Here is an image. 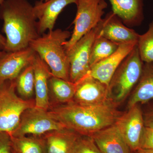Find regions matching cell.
Instances as JSON below:
<instances>
[{
  "label": "cell",
  "instance_id": "6da1fadb",
  "mask_svg": "<svg viewBox=\"0 0 153 153\" xmlns=\"http://www.w3.org/2000/svg\"><path fill=\"white\" fill-rule=\"evenodd\" d=\"M116 105L109 100L97 105H83L71 101L52 105L49 112L65 128L79 134L90 137L114 124L120 114Z\"/></svg>",
  "mask_w": 153,
  "mask_h": 153
},
{
  "label": "cell",
  "instance_id": "7a4b0ae2",
  "mask_svg": "<svg viewBox=\"0 0 153 153\" xmlns=\"http://www.w3.org/2000/svg\"><path fill=\"white\" fill-rule=\"evenodd\" d=\"M0 19L4 22L6 52L27 48L31 41L41 36L34 7L28 0H5L0 5Z\"/></svg>",
  "mask_w": 153,
  "mask_h": 153
},
{
  "label": "cell",
  "instance_id": "3957f363",
  "mask_svg": "<svg viewBox=\"0 0 153 153\" xmlns=\"http://www.w3.org/2000/svg\"><path fill=\"white\" fill-rule=\"evenodd\" d=\"M71 36L67 30H53L33 40L29 45L48 65L53 76L68 81H70L69 62L64 44Z\"/></svg>",
  "mask_w": 153,
  "mask_h": 153
},
{
  "label": "cell",
  "instance_id": "277c9868",
  "mask_svg": "<svg viewBox=\"0 0 153 153\" xmlns=\"http://www.w3.org/2000/svg\"><path fill=\"white\" fill-rule=\"evenodd\" d=\"M144 62L137 46L125 58L113 76L108 86V98L117 105L135 86L142 73Z\"/></svg>",
  "mask_w": 153,
  "mask_h": 153
},
{
  "label": "cell",
  "instance_id": "5b68a950",
  "mask_svg": "<svg viewBox=\"0 0 153 153\" xmlns=\"http://www.w3.org/2000/svg\"><path fill=\"white\" fill-rule=\"evenodd\" d=\"M16 79L0 82V132L11 134L26 110L35 106V100H26L16 93Z\"/></svg>",
  "mask_w": 153,
  "mask_h": 153
},
{
  "label": "cell",
  "instance_id": "8992f818",
  "mask_svg": "<svg viewBox=\"0 0 153 153\" xmlns=\"http://www.w3.org/2000/svg\"><path fill=\"white\" fill-rule=\"evenodd\" d=\"M76 13L73 33L64 44L66 51L102 20L108 4L105 0H75Z\"/></svg>",
  "mask_w": 153,
  "mask_h": 153
},
{
  "label": "cell",
  "instance_id": "52a82bcc",
  "mask_svg": "<svg viewBox=\"0 0 153 153\" xmlns=\"http://www.w3.org/2000/svg\"><path fill=\"white\" fill-rule=\"evenodd\" d=\"M65 128L49 111L34 107L23 113L19 125L11 135L14 137L30 135L41 137L49 132Z\"/></svg>",
  "mask_w": 153,
  "mask_h": 153
},
{
  "label": "cell",
  "instance_id": "ba28073f",
  "mask_svg": "<svg viewBox=\"0 0 153 153\" xmlns=\"http://www.w3.org/2000/svg\"><path fill=\"white\" fill-rule=\"evenodd\" d=\"M97 34L96 26L66 51L69 60L71 82L76 83L89 74L91 52Z\"/></svg>",
  "mask_w": 153,
  "mask_h": 153
},
{
  "label": "cell",
  "instance_id": "9c48e42d",
  "mask_svg": "<svg viewBox=\"0 0 153 153\" xmlns=\"http://www.w3.org/2000/svg\"><path fill=\"white\" fill-rule=\"evenodd\" d=\"M114 124L132 152H136L140 148L145 126L140 104L134 105L127 112L120 115Z\"/></svg>",
  "mask_w": 153,
  "mask_h": 153
},
{
  "label": "cell",
  "instance_id": "30bf717a",
  "mask_svg": "<svg viewBox=\"0 0 153 153\" xmlns=\"http://www.w3.org/2000/svg\"><path fill=\"white\" fill-rule=\"evenodd\" d=\"M97 35L120 45L138 42L140 35L126 27L113 13L109 12L97 26Z\"/></svg>",
  "mask_w": 153,
  "mask_h": 153
},
{
  "label": "cell",
  "instance_id": "8fae6325",
  "mask_svg": "<svg viewBox=\"0 0 153 153\" xmlns=\"http://www.w3.org/2000/svg\"><path fill=\"white\" fill-rule=\"evenodd\" d=\"M73 101L83 105H97L109 100L108 86L89 74L76 83Z\"/></svg>",
  "mask_w": 153,
  "mask_h": 153
},
{
  "label": "cell",
  "instance_id": "7c38bea8",
  "mask_svg": "<svg viewBox=\"0 0 153 153\" xmlns=\"http://www.w3.org/2000/svg\"><path fill=\"white\" fill-rule=\"evenodd\" d=\"M137 42L122 44L112 55L91 67L89 75L108 86L117 69Z\"/></svg>",
  "mask_w": 153,
  "mask_h": 153
},
{
  "label": "cell",
  "instance_id": "4fadbf2b",
  "mask_svg": "<svg viewBox=\"0 0 153 153\" xmlns=\"http://www.w3.org/2000/svg\"><path fill=\"white\" fill-rule=\"evenodd\" d=\"M35 54L30 47L6 52L0 58V82L16 79L24 68L33 62Z\"/></svg>",
  "mask_w": 153,
  "mask_h": 153
},
{
  "label": "cell",
  "instance_id": "5bb4252c",
  "mask_svg": "<svg viewBox=\"0 0 153 153\" xmlns=\"http://www.w3.org/2000/svg\"><path fill=\"white\" fill-rule=\"evenodd\" d=\"M75 0H49L47 1H37L34 11L37 20V29L40 36L47 31L54 30L56 20L63 9Z\"/></svg>",
  "mask_w": 153,
  "mask_h": 153
},
{
  "label": "cell",
  "instance_id": "9a60e30c",
  "mask_svg": "<svg viewBox=\"0 0 153 153\" xmlns=\"http://www.w3.org/2000/svg\"><path fill=\"white\" fill-rule=\"evenodd\" d=\"M32 63L35 74V107L48 111L50 107L49 80L52 74L49 66L36 53Z\"/></svg>",
  "mask_w": 153,
  "mask_h": 153
},
{
  "label": "cell",
  "instance_id": "2e32d148",
  "mask_svg": "<svg viewBox=\"0 0 153 153\" xmlns=\"http://www.w3.org/2000/svg\"><path fill=\"white\" fill-rule=\"evenodd\" d=\"M102 153H132L114 124L91 136Z\"/></svg>",
  "mask_w": 153,
  "mask_h": 153
},
{
  "label": "cell",
  "instance_id": "e0dca14e",
  "mask_svg": "<svg viewBox=\"0 0 153 153\" xmlns=\"http://www.w3.org/2000/svg\"><path fill=\"white\" fill-rule=\"evenodd\" d=\"M112 12L125 25L134 26L143 18V0H108Z\"/></svg>",
  "mask_w": 153,
  "mask_h": 153
},
{
  "label": "cell",
  "instance_id": "ac0fdd59",
  "mask_svg": "<svg viewBox=\"0 0 153 153\" xmlns=\"http://www.w3.org/2000/svg\"><path fill=\"white\" fill-rule=\"evenodd\" d=\"M81 135L65 128L45 134L47 153H72L76 142Z\"/></svg>",
  "mask_w": 153,
  "mask_h": 153
},
{
  "label": "cell",
  "instance_id": "d6986e66",
  "mask_svg": "<svg viewBox=\"0 0 153 153\" xmlns=\"http://www.w3.org/2000/svg\"><path fill=\"white\" fill-rule=\"evenodd\" d=\"M153 100V62H144L142 73L128 102V108Z\"/></svg>",
  "mask_w": 153,
  "mask_h": 153
},
{
  "label": "cell",
  "instance_id": "ffe728a7",
  "mask_svg": "<svg viewBox=\"0 0 153 153\" xmlns=\"http://www.w3.org/2000/svg\"><path fill=\"white\" fill-rule=\"evenodd\" d=\"M76 83L54 76L49 80V93L51 92L57 103L63 104L73 101Z\"/></svg>",
  "mask_w": 153,
  "mask_h": 153
},
{
  "label": "cell",
  "instance_id": "44dd1931",
  "mask_svg": "<svg viewBox=\"0 0 153 153\" xmlns=\"http://www.w3.org/2000/svg\"><path fill=\"white\" fill-rule=\"evenodd\" d=\"M11 137L12 147L16 153H47L46 140L43 136Z\"/></svg>",
  "mask_w": 153,
  "mask_h": 153
},
{
  "label": "cell",
  "instance_id": "7402d4cb",
  "mask_svg": "<svg viewBox=\"0 0 153 153\" xmlns=\"http://www.w3.org/2000/svg\"><path fill=\"white\" fill-rule=\"evenodd\" d=\"M119 45L97 34L91 52V67L114 53Z\"/></svg>",
  "mask_w": 153,
  "mask_h": 153
},
{
  "label": "cell",
  "instance_id": "603a6c76",
  "mask_svg": "<svg viewBox=\"0 0 153 153\" xmlns=\"http://www.w3.org/2000/svg\"><path fill=\"white\" fill-rule=\"evenodd\" d=\"M16 90L22 98L31 99L35 92V74L33 63L27 66L16 79Z\"/></svg>",
  "mask_w": 153,
  "mask_h": 153
},
{
  "label": "cell",
  "instance_id": "cb8c5ba5",
  "mask_svg": "<svg viewBox=\"0 0 153 153\" xmlns=\"http://www.w3.org/2000/svg\"><path fill=\"white\" fill-rule=\"evenodd\" d=\"M137 46L143 62H153V19L148 31L140 35Z\"/></svg>",
  "mask_w": 153,
  "mask_h": 153
},
{
  "label": "cell",
  "instance_id": "d4e9b609",
  "mask_svg": "<svg viewBox=\"0 0 153 153\" xmlns=\"http://www.w3.org/2000/svg\"><path fill=\"white\" fill-rule=\"evenodd\" d=\"M72 153H102L90 137L80 136L76 142Z\"/></svg>",
  "mask_w": 153,
  "mask_h": 153
},
{
  "label": "cell",
  "instance_id": "484cf974",
  "mask_svg": "<svg viewBox=\"0 0 153 153\" xmlns=\"http://www.w3.org/2000/svg\"><path fill=\"white\" fill-rule=\"evenodd\" d=\"M0 153H13L10 134L0 132Z\"/></svg>",
  "mask_w": 153,
  "mask_h": 153
},
{
  "label": "cell",
  "instance_id": "4316f807",
  "mask_svg": "<svg viewBox=\"0 0 153 153\" xmlns=\"http://www.w3.org/2000/svg\"><path fill=\"white\" fill-rule=\"evenodd\" d=\"M140 148L153 150V128L145 127Z\"/></svg>",
  "mask_w": 153,
  "mask_h": 153
},
{
  "label": "cell",
  "instance_id": "83f0119b",
  "mask_svg": "<svg viewBox=\"0 0 153 153\" xmlns=\"http://www.w3.org/2000/svg\"><path fill=\"white\" fill-rule=\"evenodd\" d=\"M149 105L145 111L142 110L144 123L145 127L153 128V102Z\"/></svg>",
  "mask_w": 153,
  "mask_h": 153
},
{
  "label": "cell",
  "instance_id": "f1b7e54d",
  "mask_svg": "<svg viewBox=\"0 0 153 153\" xmlns=\"http://www.w3.org/2000/svg\"><path fill=\"white\" fill-rule=\"evenodd\" d=\"M6 44V37L0 33V49L4 50Z\"/></svg>",
  "mask_w": 153,
  "mask_h": 153
},
{
  "label": "cell",
  "instance_id": "f546056e",
  "mask_svg": "<svg viewBox=\"0 0 153 153\" xmlns=\"http://www.w3.org/2000/svg\"><path fill=\"white\" fill-rule=\"evenodd\" d=\"M134 152L135 153H153V150L140 148Z\"/></svg>",
  "mask_w": 153,
  "mask_h": 153
},
{
  "label": "cell",
  "instance_id": "4dcf8cb0",
  "mask_svg": "<svg viewBox=\"0 0 153 153\" xmlns=\"http://www.w3.org/2000/svg\"><path fill=\"white\" fill-rule=\"evenodd\" d=\"M6 52L4 51V50H2V51H0V58H1L2 57L4 56V55L5 54Z\"/></svg>",
  "mask_w": 153,
  "mask_h": 153
},
{
  "label": "cell",
  "instance_id": "1f68e13d",
  "mask_svg": "<svg viewBox=\"0 0 153 153\" xmlns=\"http://www.w3.org/2000/svg\"><path fill=\"white\" fill-rule=\"evenodd\" d=\"M5 0H0V5Z\"/></svg>",
  "mask_w": 153,
  "mask_h": 153
},
{
  "label": "cell",
  "instance_id": "d6a6232c",
  "mask_svg": "<svg viewBox=\"0 0 153 153\" xmlns=\"http://www.w3.org/2000/svg\"><path fill=\"white\" fill-rule=\"evenodd\" d=\"M40 1H49V0H40Z\"/></svg>",
  "mask_w": 153,
  "mask_h": 153
},
{
  "label": "cell",
  "instance_id": "836d02e7",
  "mask_svg": "<svg viewBox=\"0 0 153 153\" xmlns=\"http://www.w3.org/2000/svg\"><path fill=\"white\" fill-rule=\"evenodd\" d=\"M13 153H16V152H15V151H14L13 150Z\"/></svg>",
  "mask_w": 153,
  "mask_h": 153
}]
</instances>
